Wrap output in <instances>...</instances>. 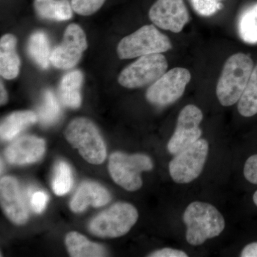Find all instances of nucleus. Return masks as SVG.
Segmentation results:
<instances>
[{"label": "nucleus", "mask_w": 257, "mask_h": 257, "mask_svg": "<svg viewBox=\"0 0 257 257\" xmlns=\"http://www.w3.org/2000/svg\"><path fill=\"white\" fill-rule=\"evenodd\" d=\"M253 67L252 59L241 52L230 56L226 60L216 88L221 105L232 106L239 101Z\"/></svg>", "instance_id": "obj_1"}, {"label": "nucleus", "mask_w": 257, "mask_h": 257, "mask_svg": "<svg viewBox=\"0 0 257 257\" xmlns=\"http://www.w3.org/2000/svg\"><path fill=\"white\" fill-rule=\"evenodd\" d=\"M183 219L187 226L186 239L192 246L216 237L225 228L224 216L209 203H191L184 211Z\"/></svg>", "instance_id": "obj_2"}, {"label": "nucleus", "mask_w": 257, "mask_h": 257, "mask_svg": "<svg viewBox=\"0 0 257 257\" xmlns=\"http://www.w3.org/2000/svg\"><path fill=\"white\" fill-rule=\"evenodd\" d=\"M65 138L89 163L100 165L105 160L106 148L104 140L95 124L87 118L72 120L66 128Z\"/></svg>", "instance_id": "obj_3"}, {"label": "nucleus", "mask_w": 257, "mask_h": 257, "mask_svg": "<svg viewBox=\"0 0 257 257\" xmlns=\"http://www.w3.org/2000/svg\"><path fill=\"white\" fill-rule=\"evenodd\" d=\"M172 48L168 37L153 25H145L124 37L117 45V55L121 60L164 53Z\"/></svg>", "instance_id": "obj_4"}, {"label": "nucleus", "mask_w": 257, "mask_h": 257, "mask_svg": "<svg viewBox=\"0 0 257 257\" xmlns=\"http://www.w3.org/2000/svg\"><path fill=\"white\" fill-rule=\"evenodd\" d=\"M154 165L152 159L144 154L115 152L109 157V172L115 183L130 192L141 188L143 172L151 171Z\"/></svg>", "instance_id": "obj_5"}, {"label": "nucleus", "mask_w": 257, "mask_h": 257, "mask_svg": "<svg viewBox=\"0 0 257 257\" xmlns=\"http://www.w3.org/2000/svg\"><path fill=\"white\" fill-rule=\"evenodd\" d=\"M138 217V210L131 204L116 203L93 219L89 231L99 237H119L130 231Z\"/></svg>", "instance_id": "obj_6"}, {"label": "nucleus", "mask_w": 257, "mask_h": 257, "mask_svg": "<svg viewBox=\"0 0 257 257\" xmlns=\"http://www.w3.org/2000/svg\"><path fill=\"white\" fill-rule=\"evenodd\" d=\"M167 68L168 62L162 53L143 56L121 71L118 82L127 89L144 87L156 82Z\"/></svg>", "instance_id": "obj_7"}, {"label": "nucleus", "mask_w": 257, "mask_h": 257, "mask_svg": "<svg viewBox=\"0 0 257 257\" xmlns=\"http://www.w3.org/2000/svg\"><path fill=\"white\" fill-rule=\"evenodd\" d=\"M209 153V144L199 139L175 155L169 165L171 177L178 184H188L202 173Z\"/></svg>", "instance_id": "obj_8"}, {"label": "nucleus", "mask_w": 257, "mask_h": 257, "mask_svg": "<svg viewBox=\"0 0 257 257\" xmlns=\"http://www.w3.org/2000/svg\"><path fill=\"white\" fill-rule=\"evenodd\" d=\"M191 79V72L183 67H175L167 71L147 89V101L160 106L173 104L183 95Z\"/></svg>", "instance_id": "obj_9"}, {"label": "nucleus", "mask_w": 257, "mask_h": 257, "mask_svg": "<svg viewBox=\"0 0 257 257\" xmlns=\"http://www.w3.org/2000/svg\"><path fill=\"white\" fill-rule=\"evenodd\" d=\"M87 48V37L84 30L77 24L69 25L64 31L62 42L52 51L51 64L57 69L73 68Z\"/></svg>", "instance_id": "obj_10"}, {"label": "nucleus", "mask_w": 257, "mask_h": 257, "mask_svg": "<svg viewBox=\"0 0 257 257\" xmlns=\"http://www.w3.org/2000/svg\"><path fill=\"white\" fill-rule=\"evenodd\" d=\"M203 119L202 111L194 104H188L181 110L175 133L167 145L172 155H177L200 139L202 131L199 127Z\"/></svg>", "instance_id": "obj_11"}, {"label": "nucleus", "mask_w": 257, "mask_h": 257, "mask_svg": "<svg viewBox=\"0 0 257 257\" xmlns=\"http://www.w3.org/2000/svg\"><path fill=\"white\" fill-rule=\"evenodd\" d=\"M149 17L159 28L179 33L188 23L189 14L184 0H157Z\"/></svg>", "instance_id": "obj_12"}, {"label": "nucleus", "mask_w": 257, "mask_h": 257, "mask_svg": "<svg viewBox=\"0 0 257 257\" xmlns=\"http://www.w3.org/2000/svg\"><path fill=\"white\" fill-rule=\"evenodd\" d=\"M0 200L5 214L15 224L22 225L28 220L29 211L18 181L4 177L0 182Z\"/></svg>", "instance_id": "obj_13"}, {"label": "nucleus", "mask_w": 257, "mask_h": 257, "mask_svg": "<svg viewBox=\"0 0 257 257\" xmlns=\"http://www.w3.org/2000/svg\"><path fill=\"white\" fill-rule=\"evenodd\" d=\"M45 152L44 140L37 137L25 136L15 140L8 147L5 155L12 165H25L41 160Z\"/></svg>", "instance_id": "obj_14"}, {"label": "nucleus", "mask_w": 257, "mask_h": 257, "mask_svg": "<svg viewBox=\"0 0 257 257\" xmlns=\"http://www.w3.org/2000/svg\"><path fill=\"white\" fill-rule=\"evenodd\" d=\"M111 200L109 192L96 182H87L81 184L70 202L71 210L82 212L89 206L100 207Z\"/></svg>", "instance_id": "obj_15"}, {"label": "nucleus", "mask_w": 257, "mask_h": 257, "mask_svg": "<svg viewBox=\"0 0 257 257\" xmlns=\"http://www.w3.org/2000/svg\"><path fill=\"white\" fill-rule=\"evenodd\" d=\"M16 37L8 34L0 40V74L3 78L13 79L20 73V59L16 51Z\"/></svg>", "instance_id": "obj_16"}, {"label": "nucleus", "mask_w": 257, "mask_h": 257, "mask_svg": "<svg viewBox=\"0 0 257 257\" xmlns=\"http://www.w3.org/2000/svg\"><path fill=\"white\" fill-rule=\"evenodd\" d=\"M83 79L82 72L79 70L72 71L62 77L59 86V96L63 105L72 109L80 106Z\"/></svg>", "instance_id": "obj_17"}, {"label": "nucleus", "mask_w": 257, "mask_h": 257, "mask_svg": "<svg viewBox=\"0 0 257 257\" xmlns=\"http://www.w3.org/2000/svg\"><path fill=\"white\" fill-rule=\"evenodd\" d=\"M38 120L36 113L32 111H15L7 116L1 124L0 135L5 141H10Z\"/></svg>", "instance_id": "obj_18"}, {"label": "nucleus", "mask_w": 257, "mask_h": 257, "mask_svg": "<svg viewBox=\"0 0 257 257\" xmlns=\"http://www.w3.org/2000/svg\"><path fill=\"white\" fill-rule=\"evenodd\" d=\"M65 243L71 256L100 257L107 255L104 246L89 241L76 231H72L67 235Z\"/></svg>", "instance_id": "obj_19"}, {"label": "nucleus", "mask_w": 257, "mask_h": 257, "mask_svg": "<svg viewBox=\"0 0 257 257\" xmlns=\"http://www.w3.org/2000/svg\"><path fill=\"white\" fill-rule=\"evenodd\" d=\"M34 7L40 18L56 21H66L73 14L69 0H35Z\"/></svg>", "instance_id": "obj_20"}, {"label": "nucleus", "mask_w": 257, "mask_h": 257, "mask_svg": "<svg viewBox=\"0 0 257 257\" xmlns=\"http://www.w3.org/2000/svg\"><path fill=\"white\" fill-rule=\"evenodd\" d=\"M28 52L32 60L42 69L48 68L52 52L48 37L44 32H34L28 43Z\"/></svg>", "instance_id": "obj_21"}, {"label": "nucleus", "mask_w": 257, "mask_h": 257, "mask_svg": "<svg viewBox=\"0 0 257 257\" xmlns=\"http://www.w3.org/2000/svg\"><path fill=\"white\" fill-rule=\"evenodd\" d=\"M238 33L245 43L257 44V3L243 10L238 20Z\"/></svg>", "instance_id": "obj_22"}, {"label": "nucleus", "mask_w": 257, "mask_h": 257, "mask_svg": "<svg viewBox=\"0 0 257 257\" xmlns=\"http://www.w3.org/2000/svg\"><path fill=\"white\" fill-rule=\"evenodd\" d=\"M238 111L244 117L257 114V64L253 67L242 95L238 101Z\"/></svg>", "instance_id": "obj_23"}, {"label": "nucleus", "mask_w": 257, "mask_h": 257, "mask_svg": "<svg viewBox=\"0 0 257 257\" xmlns=\"http://www.w3.org/2000/svg\"><path fill=\"white\" fill-rule=\"evenodd\" d=\"M37 115L40 124L45 126L53 125L60 119V104L52 91L46 90L44 92L42 103L37 109Z\"/></svg>", "instance_id": "obj_24"}, {"label": "nucleus", "mask_w": 257, "mask_h": 257, "mask_svg": "<svg viewBox=\"0 0 257 257\" xmlns=\"http://www.w3.org/2000/svg\"><path fill=\"white\" fill-rule=\"evenodd\" d=\"M73 184L72 170L67 162L60 161L55 166L52 179V189L57 196L67 194Z\"/></svg>", "instance_id": "obj_25"}, {"label": "nucleus", "mask_w": 257, "mask_h": 257, "mask_svg": "<svg viewBox=\"0 0 257 257\" xmlns=\"http://www.w3.org/2000/svg\"><path fill=\"white\" fill-rule=\"evenodd\" d=\"M223 0H190L192 8L198 15L211 17L222 9Z\"/></svg>", "instance_id": "obj_26"}, {"label": "nucleus", "mask_w": 257, "mask_h": 257, "mask_svg": "<svg viewBox=\"0 0 257 257\" xmlns=\"http://www.w3.org/2000/svg\"><path fill=\"white\" fill-rule=\"evenodd\" d=\"M106 0H71L74 13L82 16L93 15L100 9Z\"/></svg>", "instance_id": "obj_27"}, {"label": "nucleus", "mask_w": 257, "mask_h": 257, "mask_svg": "<svg viewBox=\"0 0 257 257\" xmlns=\"http://www.w3.org/2000/svg\"><path fill=\"white\" fill-rule=\"evenodd\" d=\"M48 200V195L45 192L37 191L33 193L30 197V206L32 210L37 214H41L45 210Z\"/></svg>", "instance_id": "obj_28"}, {"label": "nucleus", "mask_w": 257, "mask_h": 257, "mask_svg": "<svg viewBox=\"0 0 257 257\" xmlns=\"http://www.w3.org/2000/svg\"><path fill=\"white\" fill-rule=\"evenodd\" d=\"M243 175L250 183L257 184V155L248 157L245 162Z\"/></svg>", "instance_id": "obj_29"}, {"label": "nucleus", "mask_w": 257, "mask_h": 257, "mask_svg": "<svg viewBox=\"0 0 257 257\" xmlns=\"http://www.w3.org/2000/svg\"><path fill=\"white\" fill-rule=\"evenodd\" d=\"M148 256L151 257H187V253L184 252L181 250L174 249L171 248H162V249L157 250L152 253H150Z\"/></svg>", "instance_id": "obj_30"}, {"label": "nucleus", "mask_w": 257, "mask_h": 257, "mask_svg": "<svg viewBox=\"0 0 257 257\" xmlns=\"http://www.w3.org/2000/svg\"><path fill=\"white\" fill-rule=\"evenodd\" d=\"M241 257H257V242L248 243L241 251Z\"/></svg>", "instance_id": "obj_31"}, {"label": "nucleus", "mask_w": 257, "mask_h": 257, "mask_svg": "<svg viewBox=\"0 0 257 257\" xmlns=\"http://www.w3.org/2000/svg\"><path fill=\"white\" fill-rule=\"evenodd\" d=\"M0 101H1V105H4L6 104L8 100V92L5 89L4 84L3 82H0Z\"/></svg>", "instance_id": "obj_32"}, {"label": "nucleus", "mask_w": 257, "mask_h": 257, "mask_svg": "<svg viewBox=\"0 0 257 257\" xmlns=\"http://www.w3.org/2000/svg\"><path fill=\"white\" fill-rule=\"evenodd\" d=\"M253 203H254L255 205L257 207V191L255 192L254 194H253Z\"/></svg>", "instance_id": "obj_33"}]
</instances>
